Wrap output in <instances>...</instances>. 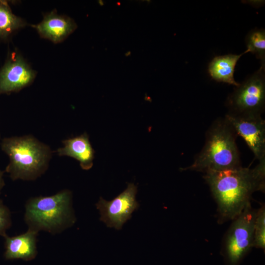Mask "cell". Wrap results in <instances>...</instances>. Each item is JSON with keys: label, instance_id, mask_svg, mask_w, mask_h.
I'll return each mask as SVG.
<instances>
[{"label": "cell", "instance_id": "6da1fadb", "mask_svg": "<svg viewBox=\"0 0 265 265\" xmlns=\"http://www.w3.org/2000/svg\"><path fill=\"white\" fill-rule=\"evenodd\" d=\"M217 204L219 222L237 217L249 204L253 192L264 191L265 159L253 168L241 166L206 172L204 177Z\"/></svg>", "mask_w": 265, "mask_h": 265}, {"label": "cell", "instance_id": "7a4b0ae2", "mask_svg": "<svg viewBox=\"0 0 265 265\" xmlns=\"http://www.w3.org/2000/svg\"><path fill=\"white\" fill-rule=\"evenodd\" d=\"M205 145L192 164L183 170L206 173L218 171L241 166L236 143L238 136L224 118L215 121L206 135Z\"/></svg>", "mask_w": 265, "mask_h": 265}, {"label": "cell", "instance_id": "3957f363", "mask_svg": "<svg viewBox=\"0 0 265 265\" xmlns=\"http://www.w3.org/2000/svg\"><path fill=\"white\" fill-rule=\"evenodd\" d=\"M1 150L8 156L5 171L13 180H34L48 167L52 151L47 145L31 135L4 138Z\"/></svg>", "mask_w": 265, "mask_h": 265}, {"label": "cell", "instance_id": "277c9868", "mask_svg": "<svg viewBox=\"0 0 265 265\" xmlns=\"http://www.w3.org/2000/svg\"><path fill=\"white\" fill-rule=\"evenodd\" d=\"M71 202L72 193L67 189L50 196L30 198L26 204L25 214L28 229L54 234L70 227L76 220Z\"/></svg>", "mask_w": 265, "mask_h": 265}, {"label": "cell", "instance_id": "5b68a950", "mask_svg": "<svg viewBox=\"0 0 265 265\" xmlns=\"http://www.w3.org/2000/svg\"><path fill=\"white\" fill-rule=\"evenodd\" d=\"M256 212L248 205L230 227L224 243V255L230 265H238L253 247Z\"/></svg>", "mask_w": 265, "mask_h": 265}, {"label": "cell", "instance_id": "8992f818", "mask_svg": "<svg viewBox=\"0 0 265 265\" xmlns=\"http://www.w3.org/2000/svg\"><path fill=\"white\" fill-rule=\"evenodd\" d=\"M236 87L228 99L229 113L261 115L265 102V66Z\"/></svg>", "mask_w": 265, "mask_h": 265}, {"label": "cell", "instance_id": "52a82bcc", "mask_svg": "<svg viewBox=\"0 0 265 265\" xmlns=\"http://www.w3.org/2000/svg\"><path fill=\"white\" fill-rule=\"evenodd\" d=\"M136 193L137 186L129 183L124 191L111 201H107L100 197L96 204L100 212V220L108 227L121 229L139 206L135 199Z\"/></svg>", "mask_w": 265, "mask_h": 265}, {"label": "cell", "instance_id": "ba28073f", "mask_svg": "<svg viewBox=\"0 0 265 265\" xmlns=\"http://www.w3.org/2000/svg\"><path fill=\"white\" fill-rule=\"evenodd\" d=\"M225 118L259 161L265 159V121L260 114L227 113Z\"/></svg>", "mask_w": 265, "mask_h": 265}, {"label": "cell", "instance_id": "9c48e42d", "mask_svg": "<svg viewBox=\"0 0 265 265\" xmlns=\"http://www.w3.org/2000/svg\"><path fill=\"white\" fill-rule=\"evenodd\" d=\"M36 72L21 56L12 52L0 69V95L18 92L34 80Z\"/></svg>", "mask_w": 265, "mask_h": 265}, {"label": "cell", "instance_id": "30bf717a", "mask_svg": "<svg viewBox=\"0 0 265 265\" xmlns=\"http://www.w3.org/2000/svg\"><path fill=\"white\" fill-rule=\"evenodd\" d=\"M33 26L41 37L56 43L64 40L77 27L73 19L58 15L56 10L46 14L42 22Z\"/></svg>", "mask_w": 265, "mask_h": 265}, {"label": "cell", "instance_id": "8fae6325", "mask_svg": "<svg viewBox=\"0 0 265 265\" xmlns=\"http://www.w3.org/2000/svg\"><path fill=\"white\" fill-rule=\"evenodd\" d=\"M63 147L57 150L59 156H68L77 159L83 170H89L93 166L95 151L84 132L82 134L62 141Z\"/></svg>", "mask_w": 265, "mask_h": 265}, {"label": "cell", "instance_id": "7c38bea8", "mask_svg": "<svg viewBox=\"0 0 265 265\" xmlns=\"http://www.w3.org/2000/svg\"><path fill=\"white\" fill-rule=\"evenodd\" d=\"M38 233L30 229L24 234L10 237L5 235V258L6 259H33L37 254L36 236Z\"/></svg>", "mask_w": 265, "mask_h": 265}, {"label": "cell", "instance_id": "4fadbf2b", "mask_svg": "<svg viewBox=\"0 0 265 265\" xmlns=\"http://www.w3.org/2000/svg\"><path fill=\"white\" fill-rule=\"evenodd\" d=\"M247 53L249 51L246 50L238 55L229 54L214 57L208 67V71L212 78L216 81L238 87L239 84L234 78L235 66L240 57Z\"/></svg>", "mask_w": 265, "mask_h": 265}, {"label": "cell", "instance_id": "5bb4252c", "mask_svg": "<svg viewBox=\"0 0 265 265\" xmlns=\"http://www.w3.org/2000/svg\"><path fill=\"white\" fill-rule=\"evenodd\" d=\"M26 25L22 18L12 13L6 1L0 0V41L8 40L13 33Z\"/></svg>", "mask_w": 265, "mask_h": 265}, {"label": "cell", "instance_id": "9a60e30c", "mask_svg": "<svg viewBox=\"0 0 265 265\" xmlns=\"http://www.w3.org/2000/svg\"><path fill=\"white\" fill-rule=\"evenodd\" d=\"M247 50L261 61L265 66V32L263 29H255L251 31L246 37Z\"/></svg>", "mask_w": 265, "mask_h": 265}, {"label": "cell", "instance_id": "2e32d148", "mask_svg": "<svg viewBox=\"0 0 265 265\" xmlns=\"http://www.w3.org/2000/svg\"><path fill=\"white\" fill-rule=\"evenodd\" d=\"M253 247L264 249L265 247V208L264 206L257 210L254 228Z\"/></svg>", "mask_w": 265, "mask_h": 265}, {"label": "cell", "instance_id": "e0dca14e", "mask_svg": "<svg viewBox=\"0 0 265 265\" xmlns=\"http://www.w3.org/2000/svg\"><path fill=\"white\" fill-rule=\"evenodd\" d=\"M11 223L10 212L0 199V235L3 237L6 235L5 232L10 227Z\"/></svg>", "mask_w": 265, "mask_h": 265}, {"label": "cell", "instance_id": "ac0fdd59", "mask_svg": "<svg viewBox=\"0 0 265 265\" xmlns=\"http://www.w3.org/2000/svg\"><path fill=\"white\" fill-rule=\"evenodd\" d=\"M3 172L0 170V191L4 185V182L2 178Z\"/></svg>", "mask_w": 265, "mask_h": 265}]
</instances>
